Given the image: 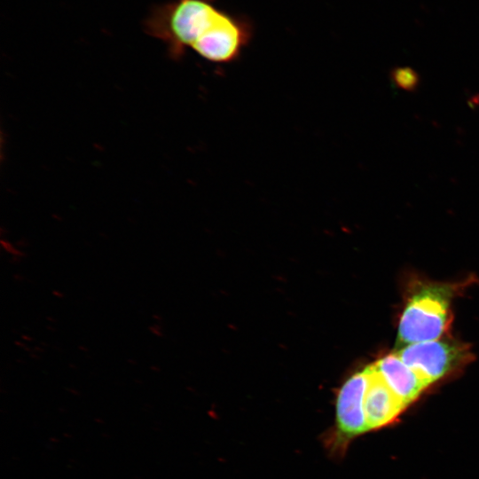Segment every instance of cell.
Listing matches in <instances>:
<instances>
[{
	"label": "cell",
	"mask_w": 479,
	"mask_h": 479,
	"mask_svg": "<svg viewBox=\"0 0 479 479\" xmlns=\"http://www.w3.org/2000/svg\"><path fill=\"white\" fill-rule=\"evenodd\" d=\"M368 385L366 368L349 378L336 400L334 447L341 448L349 440L368 431L365 413V395ZM333 444V445H334Z\"/></svg>",
	"instance_id": "4"
},
{
	"label": "cell",
	"mask_w": 479,
	"mask_h": 479,
	"mask_svg": "<svg viewBox=\"0 0 479 479\" xmlns=\"http://www.w3.org/2000/svg\"><path fill=\"white\" fill-rule=\"evenodd\" d=\"M373 366L405 406L413 402L430 384L407 365L397 353L381 357Z\"/></svg>",
	"instance_id": "6"
},
{
	"label": "cell",
	"mask_w": 479,
	"mask_h": 479,
	"mask_svg": "<svg viewBox=\"0 0 479 479\" xmlns=\"http://www.w3.org/2000/svg\"><path fill=\"white\" fill-rule=\"evenodd\" d=\"M368 385L365 395L367 428L377 429L394 420L406 407L390 389L373 365L366 367Z\"/></svg>",
	"instance_id": "5"
},
{
	"label": "cell",
	"mask_w": 479,
	"mask_h": 479,
	"mask_svg": "<svg viewBox=\"0 0 479 479\" xmlns=\"http://www.w3.org/2000/svg\"><path fill=\"white\" fill-rule=\"evenodd\" d=\"M397 355L430 384L468 358V351L462 345L440 340L408 344Z\"/></svg>",
	"instance_id": "3"
},
{
	"label": "cell",
	"mask_w": 479,
	"mask_h": 479,
	"mask_svg": "<svg viewBox=\"0 0 479 479\" xmlns=\"http://www.w3.org/2000/svg\"><path fill=\"white\" fill-rule=\"evenodd\" d=\"M393 78L397 85L404 89H412L418 82L417 75L410 68L396 69Z\"/></svg>",
	"instance_id": "7"
},
{
	"label": "cell",
	"mask_w": 479,
	"mask_h": 479,
	"mask_svg": "<svg viewBox=\"0 0 479 479\" xmlns=\"http://www.w3.org/2000/svg\"><path fill=\"white\" fill-rule=\"evenodd\" d=\"M453 286L424 285L408 299L398 325L402 343L438 340L451 323L450 301Z\"/></svg>",
	"instance_id": "2"
},
{
	"label": "cell",
	"mask_w": 479,
	"mask_h": 479,
	"mask_svg": "<svg viewBox=\"0 0 479 479\" xmlns=\"http://www.w3.org/2000/svg\"><path fill=\"white\" fill-rule=\"evenodd\" d=\"M144 27L161 40L175 58L192 49L204 59L216 64L236 60L248 44V22L219 9L213 0H172L154 6Z\"/></svg>",
	"instance_id": "1"
},
{
	"label": "cell",
	"mask_w": 479,
	"mask_h": 479,
	"mask_svg": "<svg viewBox=\"0 0 479 479\" xmlns=\"http://www.w3.org/2000/svg\"><path fill=\"white\" fill-rule=\"evenodd\" d=\"M2 247L3 248L13 255L14 257H22L23 252L20 251L18 248H16L12 244H11L9 241H5L2 240Z\"/></svg>",
	"instance_id": "8"
}]
</instances>
